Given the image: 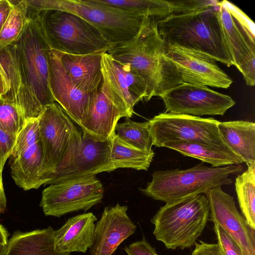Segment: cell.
<instances>
[{"label":"cell","mask_w":255,"mask_h":255,"mask_svg":"<svg viewBox=\"0 0 255 255\" xmlns=\"http://www.w3.org/2000/svg\"><path fill=\"white\" fill-rule=\"evenodd\" d=\"M28 20L17 40L0 51L10 89L0 95L13 103L25 122L37 119L54 100L49 85L51 47L39 14L27 10Z\"/></svg>","instance_id":"1"},{"label":"cell","mask_w":255,"mask_h":255,"mask_svg":"<svg viewBox=\"0 0 255 255\" xmlns=\"http://www.w3.org/2000/svg\"><path fill=\"white\" fill-rule=\"evenodd\" d=\"M166 44L160 35L156 19L146 16L137 33L130 40L106 52L113 59L134 69L144 80L147 102L182 84L173 64L165 56Z\"/></svg>","instance_id":"2"},{"label":"cell","mask_w":255,"mask_h":255,"mask_svg":"<svg viewBox=\"0 0 255 255\" xmlns=\"http://www.w3.org/2000/svg\"><path fill=\"white\" fill-rule=\"evenodd\" d=\"M219 7V3L196 13L170 14L156 20L158 32L167 45L194 51L230 67L233 63L220 21Z\"/></svg>","instance_id":"3"},{"label":"cell","mask_w":255,"mask_h":255,"mask_svg":"<svg viewBox=\"0 0 255 255\" xmlns=\"http://www.w3.org/2000/svg\"><path fill=\"white\" fill-rule=\"evenodd\" d=\"M28 10L49 9L74 13L96 28L113 46L127 42L139 31L146 16L135 11L102 4L96 0H26Z\"/></svg>","instance_id":"4"},{"label":"cell","mask_w":255,"mask_h":255,"mask_svg":"<svg viewBox=\"0 0 255 255\" xmlns=\"http://www.w3.org/2000/svg\"><path fill=\"white\" fill-rule=\"evenodd\" d=\"M240 164L213 167L203 162L185 169L158 170L153 172L152 180L140 190L152 199L171 203L188 196L205 194L212 188L229 185V177L243 172Z\"/></svg>","instance_id":"5"},{"label":"cell","mask_w":255,"mask_h":255,"mask_svg":"<svg viewBox=\"0 0 255 255\" xmlns=\"http://www.w3.org/2000/svg\"><path fill=\"white\" fill-rule=\"evenodd\" d=\"M209 212L205 194L166 203L150 221L154 226L153 234L168 249L189 248L202 233Z\"/></svg>","instance_id":"6"},{"label":"cell","mask_w":255,"mask_h":255,"mask_svg":"<svg viewBox=\"0 0 255 255\" xmlns=\"http://www.w3.org/2000/svg\"><path fill=\"white\" fill-rule=\"evenodd\" d=\"M37 119L44 164L51 181L72 164L82 136L56 102L47 105Z\"/></svg>","instance_id":"7"},{"label":"cell","mask_w":255,"mask_h":255,"mask_svg":"<svg viewBox=\"0 0 255 255\" xmlns=\"http://www.w3.org/2000/svg\"><path fill=\"white\" fill-rule=\"evenodd\" d=\"M38 13L51 49L85 55L107 52L111 47L96 28L74 13L58 9L45 10Z\"/></svg>","instance_id":"8"},{"label":"cell","mask_w":255,"mask_h":255,"mask_svg":"<svg viewBox=\"0 0 255 255\" xmlns=\"http://www.w3.org/2000/svg\"><path fill=\"white\" fill-rule=\"evenodd\" d=\"M148 122L152 145L161 147L168 142L183 141L230 150L220 135V121L214 118L165 112Z\"/></svg>","instance_id":"9"},{"label":"cell","mask_w":255,"mask_h":255,"mask_svg":"<svg viewBox=\"0 0 255 255\" xmlns=\"http://www.w3.org/2000/svg\"><path fill=\"white\" fill-rule=\"evenodd\" d=\"M219 15L233 63L247 85H255L254 22L238 7L227 0L220 1Z\"/></svg>","instance_id":"10"},{"label":"cell","mask_w":255,"mask_h":255,"mask_svg":"<svg viewBox=\"0 0 255 255\" xmlns=\"http://www.w3.org/2000/svg\"><path fill=\"white\" fill-rule=\"evenodd\" d=\"M104 187L95 175L63 180L44 189L40 206L45 216L60 217L73 212L86 211L100 203Z\"/></svg>","instance_id":"11"},{"label":"cell","mask_w":255,"mask_h":255,"mask_svg":"<svg viewBox=\"0 0 255 255\" xmlns=\"http://www.w3.org/2000/svg\"><path fill=\"white\" fill-rule=\"evenodd\" d=\"M160 98L166 113L197 117L223 116L236 104L230 96L205 86L187 83L169 90Z\"/></svg>","instance_id":"12"},{"label":"cell","mask_w":255,"mask_h":255,"mask_svg":"<svg viewBox=\"0 0 255 255\" xmlns=\"http://www.w3.org/2000/svg\"><path fill=\"white\" fill-rule=\"evenodd\" d=\"M132 116L103 74L102 82L93 93L88 115L80 126L82 136L97 141L109 140L115 131L118 121Z\"/></svg>","instance_id":"13"},{"label":"cell","mask_w":255,"mask_h":255,"mask_svg":"<svg viewBox=\"0 0 255 255\" xmlns=\"http://www.w3.org/2000/svg\"><path fill=\"white\" fill-rule=\"evenodd\" d=\"M165 56L175 66L183 83L223 89L233 83L216 61L199 53L166 44Z\"/></svg>","instance_id":"14"},{"label":"cell","mask_w":255,"mask_h":255,"mask_svg":"<svg viewBox=\"0 0 255 255\" xmlns=\"http://www.w3.org/2000/svg\"><path fill=\"white\" fill-rule=\"evenodd\" d=\"M209 205L210 220L220 225L239 244L244 255H255V230L238 211L234 198L222 186L205 193Z\"/></svg>","instance_id":"15"},{"label":"cell","mask_w":255,"mask_h":255,"mask_svg":"<svg viewBox=\"0 0 255 255\" xmlns=\"http://www.w3.org/2000/svg\"><path fill=\"white\" fill-rule=\"evenodd\" d=\"M48 65L49 88L54 101L80 127L88 115L94 92L86 94L74 85L62 65L58 51L50 50Z\"/></svg>","instance_id":"16"},{"label":"cell","mask_w":255,"mask_h":255,"mask_svg":"<svg viewBox=\"0 0 255 255\" xmlns=\"http://www.w3.org/2000/svg\"><path fill=\"white\" fill-rule=\"evenodd\" d=\"M128 208L119 203L105 207L95 224L90 255H112L119 245L135 232L136 226L128 216Z\"/></svg>","instance_id":"17"},{"label":"cell","mask_w":255,"mask_h":255,"mask_svg":"<svg viewBox=\"0 0 255 255\" xmlns=\"http://www.w3.org/2000/svg\"><path fill=\"white\" fill-rule=\"evenodd\" d=\"M102 70L115 94L133 114L134 106L147 97L144 80L131 66L115 60L106 52L102 57Z\"/></svg>","instance_id":"18"},{"label":"cell","mask_w":255,"mask_h":255,"mask_svg":"<svg viewBox=\"0 0 255 255\" xmlns=\"http://www.w3.org/2000/svg\"><path fill=\"white\" fill-rule=\"evenodd\" d=\"M110 139L100 141L82 136L80 152L72 164L48 184L105 172L110 157Z\"/></svg>","instance_id":"19"},{"label":"cell","mask_w":255,"mask_h":255,"mask_svg":"<svg viewBox=\"0 0 255 255\" xmlns=\"http://www.w3.org/2000/svg\"><path fill=\"white\" fill-rule=\"evenodd\" d=\"M106 52L100 51L85 55L58 53L62 65L74 85L81 92L90 94L102 82V59Z\"/></svg>","instance_id":"20"},{"label":"cell","mask_w":255,"mask_h":255,"mask_svg":"<svg viewBox=\"0 0 255 255\" xmlns=\"http://www.w3.org/2000/svg\"><path fill=\"white\" fill-rule=\"evenodd\" d=\"M97 221V218L91 212L68 219L60 228L54 230L55 250L62 253H85L92 245Z\"/></svg>","instance_id":"21"},{"label":"cell","mask_w":255,"mask_h":255,"mask_svg":"<svg viewBox=\"0 0 255 255\" xmlns=\"http://www.w3.org/2000/svg\"><path fill=\"white\" fill-rule=\"evenodd\" d=\"M12 177L24 190L38 189L50 181L43 162L40 141L17 156L9 157Z\"/></svg>","instance_id":"22"},{"label":"cell","mask_w":255,"mask_h":255,"mask_svg":"<svg viewBox=\"0 0 255 255\" xmlns=\"http://www.w3.org/2000/svg\"><path fill=\"white\" fill-rule=\"evenodd\" d=\"M220 135L228 147L248 166L255 163V124L246 121L220 122Z\"/></svg>","instance_id":"23"},{"label":"cell","mask_w":255,"mask_h":255,"mask_svg":"<svg viewBox=\"0 0 255 255\" xmlns=\"http://www.w3.org/2000/svg\"><path fill=\"white\" fill-rule=\"evenodd\" d=\"M54 232L51 226L26 233L15 232L8 241L4 255H70L55 250Z\"/></svg>","instance_id":"24"},{"label":"cell","mask_w":255,"mask_h":255,"mask_svg":"<svg viewBox=\"0 0 255 255\" xmlns=\"http://www.w3.org/2000/svg\"><path fill=\"white\" fill-rule=\"evenodd\" d=\"M111 148L108 164L105 172L121 168L147 170L154 156L153 151H147L131 145L113 133L110 138Z\"/></svg>","instance_id":"25"},{"label":"cell","mask_w":255,"mask_h":255,"mask_svg":"<svg viewBox=\"0 0 255 255\" xmlns=\"http://www.w3.org/2000/svg\"><path fill=\"white\" fill-rule=\"evenodd\" d=\"M162 147L178 151L181 154L200 159L213 167L240 164L243 160L232 151L200 143L173 141L164 143Z\"/></svg>","instance_id":"26"},{"label":"cell","mask_w":255,"mask_h":255,"mask_svg":"<svg viewBox=\"0 0 255 255\" xmlns=\"http://www.w3.org/2000/svg\"><path fill=\"white\" fill-rule=\"evenodd\" d=\"M236 178L235 188L243 216L255 230V163Z\"/></svg>","instance_id":"27"},{"label":"cell","mask_w":255,"mask_h":255,"mask_svg":"<svg viewBox=\"0 0 255 255\" xmlns=\"http://www.w3.org/2000/svg\"><path fill=\"white\" fill-rule=\"evenodd\" d=\"M102 4L115 6L137 12L156 20L164 18L172 12L167 0H96Z\"/></svg>","instance_id":"28"},{"label":"cell","mask_w":255,"mask_h":255,"mask_svg":"<svg viewBox=\"0 0 255 255\" xmlns=\"http://www.w3.org/2000/svg\"><path fill=\"white\" fill-rule=\"evenodd\" d=\"M11 2L10 14L0 31V51L17 40L28 20L26 0Z\"/></svg>","instance_id":"29"},{"label":"cell","mask_w":255,"mask_h":255,"mask_svg":"<svg viewBox=\"0 0 255 255\" xmlns=\"http://www.w3.org/2000/svg\"><path fill=\"white\" fill-rule=\"evenodd\" d=\"M115 130L116 134L127 143L145 151H152L148 121L139 123L126 118L125 122L116 125Z\"/></svg>","instance_id":"30"},{"label":"cell","mask_w":255,"mask_h":255,"mask_svg":"<svg viewBox=\"0 0 255 255\" xmlns=\"http://www.w3.org/2000/svg\"><path fill=\"white\" fill-rule=\"evenodd\" d=\"M25 123L24 118L16 106L0 95V129L17 135Z\"/></svg>","instance_id":"31"},{"label":"cell","mask_w":255,"mask_h":255,"mask_svg":"<svg viewBox=\"0 0 255 255\" xmlns=\"http://www.w3.org/2000/svg\"><path fill=\"white\" fill-rule=\"evenodd\" d=\"M39 141V133L38 119L26 122L17 135L14 146L9 157L17 156Z\"/></svg>","instance_id":"32"},{"label":"cell","mask_w":255,"mask_h":255,"mask_svg":"<svg viewBox=\"0 0 255 255\" xmlns=\"http://www.w3.org/2000/svg\"><path fill=\"white\" fill-rule=\"evenodd\" d=\"M171 6V14L181 15L196 13L218 5L217 0H169Z\"/></svg>","instance_id":"33"},{"label":"cell","mask_w":255,"mask_h":255,"mask_svg":"<svg viewBox=\"0 0 255 255\" xmlns=\"http://www.w3.org/2000/svg\"><path fill=\"white\" fill-rule=\"evenodd\" d=\"M214 230L222 255H244L239 244L220 225L214 223Z\"/></svg>","instance_id":"34"},{"label":"cell","mask_w":255,"mask_h":255,"mask_svg":"<svg viewBox=\"0 0 255 255\" xmlns=\"http://www.w3.org/2000/svg\"><path fill=\"white\" fill-rule=\"evenodd\" d=\"M17 135L10 134L0 129V171H2L8 158L12 153Z\"/></svg>","instance_id":"35"},{"label":"cell","mask_w":255,"mask_h":255,"mask_svg":"<svg viewBox=\"0 0 255 255\" xmlns=\"http://www.w3.org/2000/svg\"><path fill=\"white\" fill-rule=\"evenodd\" d=\"M128 255H158L156 250L144 238L126 246Z\"/></svg>","instance_id":"36"},{"label":"cell","mask_w":255,"mask_h":255,"mask_svg":"<svg viewBox=\"0 0 255 255\" xmlns=\"http://www.w3.org/2000/svg\"><path fill=\"white\" fill-rule=\"evenodd\" d=\"M192 255H222L217 243H207L200 241L195 243Z\"/></svg>","instance_id":"37"},{"label":"cell","mask_w":255,"mask_h":255,"mask_svg":"<svg viewBox=\"0 0 255 255\" xmlns=\"http://www.w3.org/2000/svg\"><path fill=\"white\" fill-rule=\"evenodd\" d=\"M12 6L11 0H0V31L8 18Z\"/></svg>","instance_id":"38"},{"label":"cell","mask_w":255,"mask_h":255,"mask_svg":"<svg viewBox=\"0 0 255 255\" xmlns=\"http://www.w3.org/2000/svg\"><path fill=\"white\" fill-rule=\"evenodd\" d=\"M9 89V81L0 62V95H5Z\"/></svg>","instance_id":"39"},{"label":"cell","mask_w":255,"mask_h":255,"mask_svg":"<svg viewBox=\"0 0 255 255\" xmlns=\"http://www.w3.org/2000/svg\"><path fill=\"white\" fill-rule=\"evenodd\" d=\"M6 200L3 187L2 172L0 171V214L5 211Z\"/></svg>","instance_id":"40"},{"label":"cell","mask_w":255,"mask_h":255,"mask_svg":"<svg viewBox=\"0 0 255 255\" xmlns=\"http://www.w3.org/2000/svg\"><path fill=\"white\" fill-rule=\"evenodd\" d=\"M8 234L3 226L0 224V245H6L8 242Z\"/></svg>","instance_id":"41"},{"label":"cell","mask_w":255,"mask_h":255,"mask_svg":"<svg viewBox=\"0 0 255 255\" xmlns=\"http://www.w3.org/2000/svg\"><path fill=\"white\" fill-rule=\"evenodd\" d=\"M6 248V245H0V255H4Z\"/></svg>","instance_id":"42"}]
</instances>
